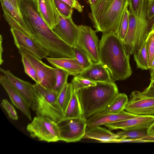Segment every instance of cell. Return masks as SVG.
I'll list each match as a JSON object with an SVG mask.
<instances>
[{
	"mask_svg": "<svg viewBox=\"0 0 154 154\" xmlns=\"http://www.w3.org/2000/svg\"><path fill=\"white\" fill-rule=\"evenodd\" d=\"M20 12L28 29L27 35L42 46L50 57L71 58L73 48L60 39L38 11L35 0H19Z\"/></svg>",
	"mask_w": 154,
	"mask_h": 154,
	"instance_id": "1",
	"label": "cell"
},
{
	"mask_svg": "<svg viewBox=\"0 0 154 154\" xmlns=\"http://www.w3.org/2000/svg\"><path fill=\"white\" fill-rule=\"evenodd\" d=\"M102 33L99 42L100 62L108 69L114 81L125 80L132 73L130 55L116 33L112 31Z\"/></svg>",
	"mask_w": 154,
	"mask_h": 154,
	"instance_id": "2",
	"label": "cell"
},
{
	"mask_svg": "<svg viewBox=\"0 0 154 154\" xmlns=\"http://www.w3.org/2000/svg\"><path fill=\"white\" fill-rule=\"evenodd\" d=\"M95 86L81 89L76 93L80 105L82 117L87 119L104 110L119 92L113 83L97 82Z\"/></svg>",
	"mask_w": 154,
	"mask_h": 154,
	"instance_id": "3",
	"label": "cell"
},
{
	"mask_svg": "<svg viewBox=\"0 0 154 154\" xmlns=\"http://www.w3.org/2000/svg\"><path fill=\"white\" fill-rule=\"evenodd\" d=\"M128 0H99L90 7L89 16L96 31H113L117 34Z\"/></svg>",
	"mask_w": 154,
	"mask_h": 154,
	"instance_id": "4",
	"label": "cell"
},
{
	"mask_svg": "<svg viewBox=\"0 0 154 154\" xmlns=\"http://www.w3.org/2000/svg\"><path fill=\"white\" fill-rule=\"evenodd\" d=\"M148 0H143L136 15L129 12L128 31L122 41L126 53L134 54L141 47L154 24V17L150 19L147 16Z\"/></svg>",
	"mask_w": 154,
	"mask_h": 154,
	"instance_id": "5",
	"label": "cell"
},
{
	"mask_svg": "<svg viewBox=\"0 0 154 154\" xmlns=\"http://www.w3.org/2000/svg\"><path fill=\"white\" fill-rule=\"evenodd\" d=\"M33 98L31 107L36 116L48 117L58 123L63 114L57 102L58 94L39 83L33 85Z\"/></svg>",
	"mask_w": 154,
	"mask_h": 154,
	"instance_id": "6",
	"label": "cell"
},
{
	"mask_svg": "<svg viewBox=\"0 0 154 154\" xmlns=\"http://www.w3.org/2000/svg\"><path fill=\"white\" fill-rule=\"evenodd\" d=\"M27 131L33 138L47 142L59 140L57 122L48 117L36 116L26 127Z\"/></svg>",
	"mask_w": 154,
	"mask_h": 154,
	"instance_id": "7",
	"label": "cell"
},
{
	"mask_svg": "<svg viewBox=\"0 0 154 154\" xmlns=\"http://www.w3.org/2000/svg\"><path fill=\"white\" fill-rule=\"evenodd\" d=\"M19 52L25 57L34 68L37 75L38 83L48 90H53L56 82V68L50 66L26 50L20 48Z\"/></svg>",
	"mask_w": 154,
	"mask_h": 154,
	"instance_id": "8",
	"label": "cell"
},
{
	"mask_svg": "<svg viewBox=\"0 0 154 154\" xmlns=\"http://www.w3.org/2000/svg\"><path fill=\"white\" fill-rule=\"evenodd\" d=\"M86 120L83 117L61 120L57 123L59 140L68 143L80 140L85 134Z\"/></svg>",
	"mask_w": 154,
	"mask_h": 154,
	"instance_id": "9",
	"label": "cell"
},
{
	"mask_svg": "<svg viewBox=\"0 0 154 154\" xmlns=\"http://www.w3.org/2000/svg\"><path fill=\"white\" fill-rule=\"evenodd\" d=\"M78 28L76 45L85 51L93 62H100L99 42L97 32L86 25H79Z\"/></svg>",
	"mask_w": 154,
	"mask_h": 154,
	"instance_id": "10",
	"label": "cell"
},
{
	"mask_svg": "<svg viewBox=\"0 0 154 154\" xmlns=\"http://www.w3.org/2000/svg\"><path fill=\"white\" fill-rule=\"evenodd\" d=\"M125 110L137 115L154 116V97L147 96L139 91H134L130 95Z\"/></svg>",
	"mask_w": 154,
	"mask_h": 154,
	"instance_id": "11",
	"label": "cell"
},
{
	"mask_svg": "<svg viewBox=\"0 0 154 154\" xmlns=\"http://www.w3.org/2000/svg\"><path fill=\"white\" fill-rule=\"evenodd\" d=\"M14 44L18 49L22 48L41 60L49 56L47 51L42 46L21 31L11 28Z\"/></svg>",
	"mask_w": 154,
	"mask_h": 154,
	"instance_id": "12",
	"label": "cell"
},
{
	"mask_svg": "<svg viewBox=\"0 0 154 154\" xmlns=\"http://www.w3.org/2000/svg\"><path fill=\"white\" fill-rule=\"evenodd\" d=\"M53 30L60 39L72 48L76 46L79 28L72 17L66 18L59 14V22Z\"/></svg>",
	"mask_w": 154,
	"mask_h": 154,
	"instance_id": "13",
	"label": "cell"
},
{
	"mask_svg": "<svg viewBox=\"0 0 154 154\" xmlns=\"http://www.w3.org/2000/svg\"><path fill=\"white\" fill-rule=\"evenodd\" d=\"M134 114L123 110L117 113L108 112L105 110L97 112L87 119V127L91 128L104 125L129 119L137 116Z\"/></svg>",
	"mask_w": 154,
	"mask_h": 154,
	"instance_id": "14",
	"label": "cell"
},
{
	"mask_svg": "<svg viewBox=\"0 0 154 154\" xmlns=\"http://www.w3.org/2000/svg\"><path fill=\"white\" fill-rule=\"evenodd\" d=\"M154 122V116L138 115L136 117L104 125L109 130L147 129Z\"/></svg>",
	"mask_w": 154,
	"mask_h": 154,
	"instance_id": "15",
	"label": "cell"
},
{
	"mask_svg": "<svg viewBox=\"0 0 154 154\" xmlns=\"http://www.w3.org/2000/svg\"><path fill=\"white\" fill-rule=\"evenodd\" d=\"M3 16L11 28L21 31L27 35L28 30L19 9L8 0H0Z\"/></svg>",
	"mask_w": 154,
	"mask_h": 154,
	"instance_id": "16",
	"label": "cell"
},
{
	"mask_svg": "<svg viewBox=\"0 0 154 154\" xmlns=\"http://www.w3.org/2000/svg\"><path fill=\"white\" fill-rule=\"evenodd\" d=\"M0 83L8 94L12 104L30 120H32L29 107L18 91L4 75H0Z\"/></svg>",
	"mask_w": 154,
	"mask_h": 154,
	"instance_id": "17",
	"label": "cell"
},
{
	"mask_svg": "<svg viewBox=\"0 0 154 154\" xmlns=\"http://www.w3.org/2000/svg\"><path fill=\"white\" fill-rule=\"evenodd\" d=\"M37 10L48 26L53 29L59 21L54 0H35Z\"/></svg>",
	"mask_w": 154,
	"mask_h": 154,
	"instance_id": "18",
	"label": "cell"
},
{
	"mask_svg": "<svg viewBox=\"0 0 154 154\" xmlns=\"http://www.w3.org/2000/svg\"><path fill=\"white\" fill-rule=\"evenodd\" d=\"M0 71L17 90L30 107L33 98V85L16 77L9 70L1 68Z\"/></svg>",
	"mask_w": 154,
	"mask_h": 154,
	"instance_id": "19",
	"label": "cell"
},
{
	"mask_svg": "<svg viewBox=\"0 0 154 154\" xmlns=\"http://www.w3.org/2000/svg\"><path fill=\"white\" fill-rule=\"evenodd\" d=\"M78 76L96 82H115L109 71L100 62H93L90 67L84 69Z\"/></svg>",
	"mask_w": 154,
	"mask_h": 154,
	"instance_id": "20",
	"label": "cell"
},
{
	"mask_svg": "<svg viewBox=\"0 0 154 154\" xmlns=\"http://www.w3.org/2000/svg\"><path fill=\"white\" fill-rule=\"evenodd\" d=\"M46 59L55 68L63 69L69 75L75 76L84 70L75 58H55L47 57Z\"/></svg>",
	"mask_w": 154,
	"mask_h": 154,
	"instance_id": "21",
	"label": "cell"
},
{
	"mask_svg": "<svg viewBox=\"0 0 154 154\" xmlns=\"http://www.w3.org/2000/svg\"><path fill=\"white\" fill-rule=\"evenodd\" d=\"M84 137L97 140L104 143H110L111 141L120 139L119 137L116 134L100 126L87 127Z\"/></svg>",
	"mask_w": 154,
	"mask_h": 154,
	"instance_id": "22",
	"label": "cell"
},
{
	"mask_svg": "<svg viewBox=\"0 0 154 154\" xmlns=\"http://www.w3.org/2000/svg\"><path fill=\"white\" fill-rule=\"evenodd\" d=\"M127 95L119 93L114 98L104 110L110 113H117L125 109L128 102Z\"/></svg>",
	"mask_w": 154,
	"mask_h": 154,
	"instance_id": "23",
	"label": "cell"
},
{
	"mask_svg": "<svg viewBox=\"0 0 154 154\" xmlns=\"http://www.w3.org/2000/svg\"><path fill=\"white\" fill-rule=\"evenodd\" d=\"M81 117L82 116L80 105L76 93L74 92L62 119Z\"/></svg>",
	"mask_w": 154,
	"mask_h": 154,
	"instance_id": "24",
	"label": "cell"
},
{
	"mask_svg": "<svg viewBox=\"0 0 154 154\" xmlns=\"http://www.w3.org/2000/svg\"><path fill=\"white\" fill-rule=\"evenodd\" d=\"M74 92L72 83H67L58 94L57 103L63 115Z\"/></svg>",
	"mask_w": 154,
	"mask_h": 154,
	"instance_id": "25",
	"label": "cell"
},
{
	"mask_svg": "<svg viewBox=\"0 0 154 154\" xmlns=\"http://www.w3.org/2000/svg\"><path fill=\"white\" fill-rule=\"evenodd\" d=\"M146 129L125 130L118 132L117 134L121 139H144L154 140V138L149 136Z\"/></svg>",
	"mask_w": 154,
	"mask_h": 154,
	"instance_id": "26",
	"label": "cell"
},
{
	"mask_svg": "<svg viewBox=\"0 0 154 154\" xmlns=\"http://www.w3.org/2000/svg\"><path fill=\"white\" fill-rule=\"evenodd\" d=\"M134 54V59L137 68L142 70L149 69L148 54L145 41L140 48Z\"/></svg>",
	"mask_w": 154,
	"mask_h": 154,
	"instance_id": "27",
	"label": "cell"
},
{
	"mask_svg": "<svg viewBox=\"0 0 154 154\" xmlns=\"http://www.w3.org/2000/svg\"><path fill=\"white\" fill-rule=\"evenodd\" d=\"M73 48L75 58L77 60L84 69L90 67L93 62L86 52L76 45Z\"/></svg>",
	"mask_w": 154,
	"mask_h": 154,
	"instance_id": "28",
	"label": "cell"
},
{
	"mask_svg": "<svg viewBox=\"0 0 154 154\" xmlns=\"http://www.w3.org/2000/svg\"><path fill=\"white\" fill-rule=\"evenodd\" d=\"M148 54V65L149 69L151 67L154 58V24L149 33L145 41Z\"/></svg>",
	"mask_w": 154,
	"mask_h": 154,
	"instance_id": "29",
	"label": "cell"
},
{
	"mask_svg": "<svg viewBox=\"0 0 154 154\" xmlns=\"http://www.w3.org/2000/svg\"><path fill=\"white\" fill-rule=\"evenodd\" d=\"M56 73V82L53 90L59 94L65 85L67 83V80L69 75L65 70L57 68Z\"/></svg>",
	"mask_w": 154,
	"mask_h": 154,
	"instance_id": "30",
	"label": "cell"
},
{
	"mask_svg": "<svg viewBox=\"0 0 154 154\" xmlns=\"http://www.w3.org/2000/svg\"><path fill=\"white\" fill-rule=\"evenodd\" d=\"M129 13L126 8L125 10L119 26L117 35L123 41L125 38L128 29L129 21Z\"/></svg>",
	"mask_w": 154,
	"mask_h": 154,
	"instance_id": "31",
	"label": "cell"
},
{
	"mask_svg": "<svg viewBox=\"0 0 154 154\" xmlns=\"http://www.w3.org/2000/svg\"><path fill=\"white\" fill-rule=\"evenodd\" d=\"M74 92H76L79 89L97 85L96 82L79 77L78 75L74 76L71 81Z\"/></svg>",
	"mask_w": 154,
	"mask_h": 154,
	"instance_id": "32",
	"label": "cell"
},
{
	"mask_svg": "<svg viewBox=\"0 0 154 154\" xmlns=\"http://www.w3.org/2000/svg\"><path fill=\"white\" fill-rule=\"evenodd\" d=\"M54 2L59 14L66 18L72 17L73 8L61 1L54 0Z\"/></svg>",
	"mask_w": 154,
	"mask_h": 154,
	"instance_id": "33",
	"label": "cell"
},
{
	"mask_svg": "<svg viewBox=\"0 0 154 154\" xmlns=\"http://www.w3.org/2000/svg\"><path fill=\"white\" fill-rule=\"evenodd\" d=\"M21 56L25 72L34 81L35 83H38V80L33 66L25 57L22 55Z\"/></svg>",
	"mask_w": 154,
	"mask_h": 154,
	"instance_id": "34",
	"label": "cell"
},
{
	"mask_svg": "<svg viewBox=\"0 0 154 154\" xmlns=\"http://www.w3.org/2000/svg\"><path fill=\"white\" fill-rule=\"evenodd\" d=\"M1 105L7 112L8 116L11 119L17 120L18 116L14 106L6 99L2 100Z\"/></svg>",
	"mask_w": 154,
	"mask_h": 154,
	"instance_id": "35",
	"label": "cell"
},
{
	"mask_svg": "<svg viewBox=\"0 0 154 154\" xmlns=\"http://www.w3.org/2000/svg\"><path fill=\"white\" fill-rule=\"evenodd\" d=\"M129 11L135 15L138 14L143 0H128Z\"/></svg>",
	"mask_w": 154,
	"mask_h": 154,
	"instance_id": "36",
	"label": "cell"
},
{
	"mask_svg": "<svg viewBox=\"0 0 154 154\" xmlns=\"http://www.w3.org/2000/svg\"><path fill=\"white\" fill-rule=\"evenodd\" d=\"M150 75V83L142 93L147 96L154 97V73Z\"/></svg>",
	"mask_w": 154,
	"mask_h": 154,
	"instance_id": "37",
	"label": "cell"
},
{
	"mask_svg": "<svg viewBox=\"0 0 154 154\" xmlns=\"http://www.w3.org/2000/svg\"><path fill=\"white\" fill-rule=\"evenodd\" d=\"M79 12L83 11L82 7L78 0H61Z\"/></svg>",
	"mask_w": 154,
	"mask_h": 154,
	"instance_id": "38",
	"label": "cell"
},
{
	"mask_svg": "<svg viewBox=\"0 0 154 154\" xmlns=\"http://www.w3.org/2000/svg\"><path fill=\"white\" fill-rule=\"evenodd\" d=\"M147 16L150 19L154 17V0H148L147 7Z\"/></svg>",
	"mask_w": 154,
	"mask_h": 154,
	"instance_id": "39",
	"label": "cell"
},
{
	"mask_svg": "<svg viewBox=\"0 0 154 154\" xmlns=\"http://www.w3.org/2000/svg\"><path fill=\"white\" fill-rule=\"evenodd\" d=\"M3 38L1 35H0V65H1L3 63L4 60L2 59V55L3 51L2 47Z\"/></svg>",
	"mask_w": 154,
	"mask_h": 154,
	"instance_id": "40",
	"label": "cell"
},
{
	"mask_svg": "<svg viewBox=\"0 0 154 154\" xmlns=\"http://www.w3.org/2000/svg\"><path fill=\"white\" fill-rule=\"evenodd\" d=\"M147 135L154 138V122L147 130Z\"/></svg>",
	"mask_w": 154,
	"mask_h": 154,
	"instance_id": "41",
	"label": "cell"
},
{
	"mask_svg": "<svg viewBox=\"0 0 154 154\" xmlns=\"http://www.w3.org/2000/svg\"><path fill=\"white\" fill-rule=\"evenodd\" d=\"M12 5L16 8L19 9V0H8Z\"/></svg>",
	"mask_w": 154,
	"mask_h": 154,
	"instance_id": "42",
	"label": "cell"
},
{
	"mask_svg": "<svg viewBox=\"0 0 154 154\" xmlns=\"http://www.w3.org/2000/svg\"><path fill=\"white\" fill-rule=\"evenodd\" d=\"M99 0H88L90 4V7L94 6Z\"/></svg>",
	"mask_w": 154,
	"mask_h": 154,
	"instance_id": "43",
	"label": "cell"
},
{
	"mask_svg": "<svg viewBox=\"0 0 154 154\" xmlns=\"http://www.w3.org/2000/svg\"><path fill=\"white\" fill-rule=\"evenodd\" d=\"M154 68V58L153 59V60L152 61V64H151V67L149 69L150 70V69H152Z\"/></svg>",
	"mask_w": 154,
	"mask_h": 154,
	"instance_id": "44",
	"label": "cell"
},
{
	"mask_svg": "<svg viewBox=\"0 0 154 154\" xmlns=\"http://www.w3.org/2000/svg\"><path fill=\"white\" fill-rule=\"evenodd\" d=\"M150 75H151L154 73V68L153 69H150Z\"/></svg>",
	"mask_w": 154,
	"mask_h": 154,
	"instance_id": "45",
	"label": "cell"
},
{
	"mask_svg": "<svg viewBox=\"0 0 154 154\" xmlns=\"http://www.w3.org/2000/svg\"></svg>",
	"mask_w": 154,
	"mask_h": 154,
	"instance_id": "46",
	"label": "cell"
}]
</instances>
